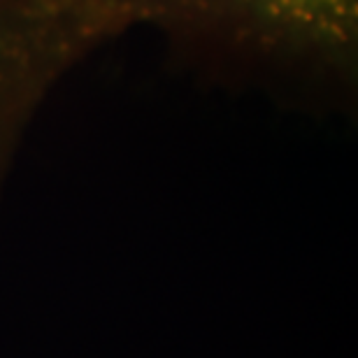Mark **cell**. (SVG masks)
Instances as JSON below:
<instances>
[{"label":"cell","instance_id":"obj_1","mask_svg":"<svg viewBox=\"0 0 358 358\" xmlns=\"http://www.w3.org/2000/svg\"><path fill=\"white\" fill-rule=\"evenodd\" d=\"M119 35L149 26L179 45L256 68L347 84L358 63V0H70Z\"/></svg>","mask_w":358,"mask_h":358},{"label":"cell","instance_id":"obj_2","mask_svg":"<svg viewBox=\"0 0 358 358\" xmlns=\"http://www.w3.org/2000/svg\"><path fill=\"white\" fill-rule=\"evenodd\" d=\"M107 40L68 0H0V152Z\"/></svg>","mask_w":358,"mask_h":358}]
</instances>
